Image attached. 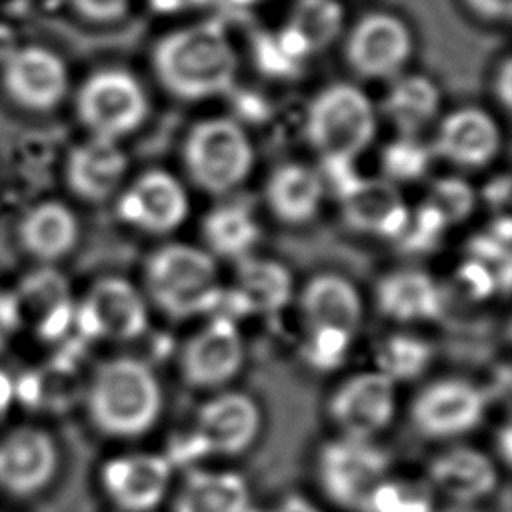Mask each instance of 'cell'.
Instances as JSON below:
<instances>
[{
	"label": "cell",
	"mask_w": 512,
	"mask_h": 512,
	"mask_svg": "<svg viewBox=\"0 0 512 512\" xmlns=\"http://www.w3.org/2000/svg\"><path fill=\"white\" fill-rule=\"evenodd\" d=\"M458 280L462 282L464 292L468 296H472L474 300H484L498 288L494 272L488 266H484L482 262L472 260V258H468V262H464L460 266Z\"/></svg>",
	"instance_id": "74e56055"
},
{
	"label": "cell",
	"mask_w": 512,
	"mask_h": 512,
	"mask_svg": "<svg viewBox=\"0 0 512 512\" xmlns=\"http://www.w3.org/2000/svg\"><path fill=\"white\" fill-rule=\"evenodd\" d=\"M360 510L364 512H434V494L428 482H414L404 478L380 480Z\"/></svg>",
	"instance_id": "d6a6232c"
},
{
	"label": "cell",
	"mask_w": 512,
	"mask_h": 512,
	"mask_svg": "<svg viewBox=\"0 0 512 512\" xmlns=\"http://www.w3.org/2000/svg\"><path fill=\"white\" fill-rule=\"evenodd\" d=\"M244 346L234 320L214 316L188 338L180 352V374L188 386L220 388L240 370Z\"/></svg>",
	"instance_id": "9a60e30c"
},
{
	"label": "cell",
	"mask_w": 512,
	"mask_h": 512,
	"mask_svg": "<svg viewBox=\"0 0 512 512\" xmlns=\"http://www.w3.org/2000/svg\"><path fill=\"white\" fill-rule=\"evenodd\" d=\"M434 350L432 344L420 336L396 332L386 338L376 348V370L390 378L394 384L400 380H414L426 372L432 364Z\"/></svg>",
	"instance_id": "4dcf8cb0"
},
{
	"label": "cell",
	"mask_w": 512,
	"mask_h": 512,
	"mask_svg": "<svg viewBox=\"0 0 512 512\" xmlns=\"http://www.w3.org/2000/svg\"><path fill=\"white\" fill-rule=\"evenodd\" d=\"M444 512H474V510L464 508V506H458V508H450V510H444Z\"/></svg>",
	"instance_id": "bcb514c9"
},
{
	"label": "cell",
	"mask_w": 512,
	"mask_h": 512,
	"mask_svg": "<svg viewBox=\"0 0 512 512\" xmlns=\"http://www.w3.org/2000/svg\"><path fill=\"white\" fill-rule=\"evenodd\" d=\"M306 138L324 162H352L376 134L368 96L350 84H334L314 96L306 112Z\"/></svg>",
	"instance_id": "277c9868"
},
{
	"label": "cell",
	"mask_w": 512,
	"mask_h": 512,
	"mask_svg": "<svg viewBox=\"0 0 512 512\" xmlns=\"http://www.w3.org/2000/svg\"><path fill=\"white\" fill-rule=\"evenodd\" d=\"M86 408L102 434L134 438L156 424L162 410V388L142 360L112 358L96 368L86 390Z\"/></svg>",
	"instance_id": "7a4b0ae2"
},
{
	"label": "cell",
	"mask_w": 512,
	"mask_h": 512,
	"mask_svg": "<svg viewBox=\"0 0 512 512\" xmlns=\"http://www.w3.org/2000/svg\"><path fill=\"white\" fill-rule=\"evenodd\" d=\"M74 326L90 340L126 342L140 338L148 328L146 300L124 278H100L76 304Z\"/></svg>",
	"instance_id": "9c48e42d"
},
{
	"label": "cell",
	"mask_w": 512,
	"mask_h": 512,
	"mask_svg": "<svg viewBox=\"0 0 512 512\" xmlns=\"http://www.w3.org/2000/svg\"><path fill=\"white\" fill-rule=\"evenodd\" d=\"M352 334L332 328H310L304 338V360L316 370L338 368L350 350Z\"/></svg>",
	"instance_id": "e575fe53"
},
{
	"label": "cell",
	"mask_w": 512,
	"mask_h": 512,
	"mask_svg": "<svg viewBox=\"0 0 512 512\" xmlns=\"http://www.w3.org/2000/svg\"><path fill=\"white\" fill-rule=\"evenodd\" d=\"M116 212L122 222L150 234L178 228L188 214L184 186L164 170L140 174L118 198Z\"/></svg>",
	"instance_id": "e0dca14e"
},
{
	"label": "cell",
	"mask_w": 512,
	"mask_h": 512,
	"mask_svg": "<svg viewBox=\"0 0 512 512\" xmlns=\"http://www.w3.org/2000/svg\"><path fill=\"white\" fill-rule=\"evenodd\" d=\"M494 90H496L498 100L508 108L510 100H512V64H510V60H504L500 64L498 74H496Z\"/></svg>",
	"instance_id": "60d3db41"
},
{
	"label": "cell",
	"mask_w": 512,
	"mask_h": 512,
	"mask_svg": "<svg viewBox=\"0 0 512 512\" xmlns=\"http://www.w3.org/2000/svg\"><path fill=\"white\" fill-rule=\"evenodd\" d=\"M18 240L26 254L48 264L72 252L78 242V220L62 202H40L24 214Z\"/></svg>",
	"instance_id": "484cf974"
},
{
	"label": "cell",
	"mask_w": 512,
	"mask_h": 512,
	"mask_svg": "<svg viewBox=\"0 0 512 512\" xmlns=\"http://www.w3.org/2000/svg\"><path fill=\"white\" fill-rule=\"evenodd\" d=\"M306 48L324 50L342 28V8L336 0H296L286 26Z\"/></svg>",
	"instance_id": "1f68e13d"
},
{
	"label": "cell",
	"mask_w": 512,
	"mask_h": 512,
	"mask_svg": "<svg viewBox=\"0 0 512 512\" xmlns=\"http://www.w3.org/2000/svg\"><path fill=\"white\" fill-rule=\"evenodd\" d=\"M144 284L152 302L176 320L216 312L224 294L216 258L190 244H166L152 252L144 266Z\"/></svg>",
	"instance_id": "3957f363"
},
{
	"label": "cell",
	"mask_w": 512,
	"mask_h": 512,
	"mask_svg": "<svg viewBox=\"0 0 512 512\" xmlns=\"http://www.w3.org/2000/svg\"><path fill=\"white\" fill-rule=\"evenodd\" d=\"M426 204L432 206L450 226L466 220L472 214L476 194L472 186L460 178H440L432 184Z\"/></svg>",
	"instance_id": "836d02e7"
},
{
	"label": "cell",
	"mask_w": 512,
	"mask_h": 512,
	"mask_svg": "<svg viewBox=\"0 0 512 512\" xmlns=\"http://www.w3.org/2000/svg\"><path fill=\"white\" fill-rule=\"evenodd\" d=\"M292 296V276L288 268L270 258L246 256L238 260L234 286L224 294L218 308L234 320L244 314H270L282 310Z\"/></svg>",
	"instance_id": "d6986e66"
},
{
	"label": "cell",
	"mask_w": 512,
	"mask_h": 512,
	"mask_svg": "<svg viewBox=\"0 0 512 512\" xmlns=\"http://www.w3.org/2000/svg\"><path fill=\"white\" fill-rule=\"evenodd\" d=\"M412 36L406 24L384 12L362 16L348 34L346 60L362 78H390L406 64Z\"/></svg>",
	"instance_id": "2e32d148"
},
{
	"label": "cell",
	"mask_w": 512,
	"mask_h": 512,
	"mask_svg": "<svg viewBox=\"0 0 512 512\" xmlns=\"http://www.w3.org/2000/svg\"><path fill=\"white\" fill-rule=\"evenodd\" d=\"M254 152L246 132L230 118H210L190 128L184 142V166L192 182L210 192L238 188L252 170Z\"/></svg>",
	"instance_id": "8992f818"
},
{
	"label": "cell",
	"mask_w": 512,
	"mask_h": 512,
	"mask_svg": "<svg viewBox=\"0 0 512 512\" xmlns=\"http://www.w3.org/2000/svg\"><path fill=\"white\" fill-rule=\"evenodd\" d=\"M16 48V32L8 24L0 22V64H4L16 52Z\"/></svg>",
	"instance_id": "ee69618b"
},
{
	"label": "cell",
	"mask_w": 512,
	"mask_h": 512,
	"mask_svg": "<svg viewBox=\"0 0 512 512\" xmlns=\"http://www.w3.org/2000/svg\"><path fill=\"white\" fill-rule=\"evenodd\" d=\"M12 404H14V380L4 370H0V420L8 414Z\"/></svg>",
	"instance_id": "7bdbcfd3"
},
{
	"label": "cell",
	"mask_w": 512,
	"mask_h": 512,
	"mask_svg": "<svg viewBox=\"0 0 512 512\" xmlns=\"http://www.w3.org/2000/svg\"><path fill=\"white\" fill-rule=\"evenodd\" d=\"M160 8H176V6H180V4H184V2H188V0H154Z\"/></svg>",
	"instance_id": "f6af8a7d"
},
{
	"label": "cell",
	"mask_w": 512,
	"mask_h": 512,
	"mask_svg": "<svg viewBox=\"0 0 512 512\" xmlns=\"http://www.w3.org/2000/svg\"><path fill=\"white\" fill-rule=\"evenodd\" d=\"M304 328H332L354 336L362 322V298L340 274H316L300 294Z\"/></svg>",
	"instance_id": "cb8c5ba5"
},
{
	"label": "cell",
	"mask_w": 512,
	"mask_h": 512,
	"mask_svg": "<svg viewBox=\"0 0 512 512\" xmlns=\"http://www.w3.org/2000/svg\"><path fill=\"white\" fill-rule=\"evenodd\" d=\"M58 470V446L38 426H16L0 436V490L10 496L42 492Z\"/></svg>",
	"instance_id": "5bb4252c"
},
{
	"label": "cell",
	"mask_w": 512,
	"mask_h": 512,
	"mask_svg": "<svg viewBox=\"0 0 512 512\" xmlns=\"http://www.w3.org/2000/svg\"><path fill=\"white\" fill-rule=\"evenodd\" d=\"M250 490L238 472L192 470L180 484L174 512H246Z\"/></svg>",
	"instance_id": "83f0119b"
},
{
	"label": "cell",
	"mask_w": 512,
	"mask_h": 512,
	"mask_svg": "<svg viewBox=\"0 0 512 512\" xmlns=\"http://www.w3.org/2000/svg\"><path fill=\"white\" fill-rule=\"evenodd\" d=\"M486 412L484 392L462 378L424 386L410 406L414 428L426 438H456L474 430Z\"/></svg>",
	"instance_id": "8fae6325"
},
{
	"label": "cell",
	"mask_w": 512,
	"mask_h": 512,
	"mask_svg": "<svg viewBox=\"0 0 512 512\" xmlns=\"http://www.w3.org/2000/svg\"><path fill=\"white\" fill-rule=\"evenodd\" d=\"M8 300L14 326L28 330L38 340H60L74 326L76 304L70 284L52 266L24 274Z\"/></svg>",
	"instance_id": "30bf717a"
},
{
	"label": "cell",
	"mask_w": 512,
	"mask_h": 512,
	"mask_svg": "<svg viewBox=\"0 0 512 512\" xmlns=\"http://www.w3.org/2000/svg\"><path fill=\"white\" fill-rule=\"evenodd\" d=\"M70 4L80 16L88 20L110 22L128 10L130 0H70Z\"/></svg>",
	"instance_id": "f35d334b"
},
{
	"label": "cell",
	"mask_w": 512,
	"mask_h": 512,
	"mask_svg": "<svg viewBox=\"0 0 512 512\" xmlns=\"http://www.w3.org/2000/svg\"><path fill=\"white\" fill-rule=\"evenodd\" d=\"M174 464L166 454L132 452L106 460L100 484L120 512H150L172 484Z\"/></svg>",
	"instance_id": "7c38bea8"
},
{
	"label": "cell",
	"mask_w": 512,
	"mask_h": 512,
	"mask_svg": "<svg viewBox=\"0 0 512 512\" xmlns=\"http://www.w3.org/2000/svg\"><path fill=\"white\" fill-rule=\"evenodd\" d=\"M428 150L414 142L410 136L392 142L382 154V166L386 172V180H416L426 172L428 166Z\"/></svg>",
	"instance_id": "d590c367"
},
{
	"label": "cell",
	"mask_w": 512,
	"mask_h": 512,
	"mask_svg": "<svg viewBox=\"0 0 512 512\" xmlns=\"http://www.w3.org/2000/svg\"><path fill=\"white\" fill-rule=\"evenodd\" d=\"M328 410L342 436L372 440L394 418L396 384L378 370L360 372L338 386Z\"/></svg>",
	"instance_id": "4fadbf2b"
},
{
	"label": "cell",
	"mask_w": 512,
	"mask_h": 512,
	"mask_svg": "<svg viewBox=\"0 0 512 512\" xmlns=\"http://www.w3.org/2000/svg\"><path fill=\"white\" fill-rule=\"evenodd\" d=\"M376 304L382 314L396 322L434 320L442 312V294L432 276L404 268L380 278Z\"/></svg>",
	"instance_id": "d4e9b609"
},
{
	"label": "cell",
	"mask_w": 512,
	"mask_h": 512,
	"mask_svg": "<svg viewBox=\"0 0 512 512\" xmlns=\"http://www.w3.org/2000/svg\"><path fill=\"white\" fill-rule=\"evenodd\" d=\"M438 106L440 92L436 84L418 74L398 78L384 102L386 114L406 136L426 126L436 116Z\"/></svg>",
	"instance_id": "f546056e"
},
{
	"label": "cell",
	"mask_w": 512,
	"mask_h": 512,
	"mask_svg": "<svg viewBox=\"0 0 512 512\" xmlns=\"http://www.w3.org/2000/svg\"><path fill=\"white\" fill-rule=\"evenodd\" d=\"M258 404L240 392H222L206 400L192 428L176 438L168 460L190 462L202 456H234L244 452L260 432Z\"/></svg>",
	"instance_id": "5b68a950"
},
{
	"label": "cell",
	"mask_w": 512,
	"mask_h": 512,
	"mask_svg": "<svg viewBox=\"0 0 512 512\" xmlns=\"http://www.w3.org/2000/svg\"><path fill=\"white\" fill-rule=\"evenodd\" d=\"M500 148V130L480 108H460L446 116L436 134V150L446 160L466 166H486Z\"/></svg>",
	"instance_id": "603a6c76"
},
{
	"label": "cell",
	"mask_w": 512,
	"mask_h": 512,
	"mask_svg": "<svg viewBox=\"0 0 512 512\" xmlns=\"http://www.w3.org/2000/svg\"><path fill=\"white\" fill-rule=\"evenodd\" d=\"M498 482L490 456L472 446H452L428 464V484L456 504H472L488 496Z\"/></svg>",
	"instance_id": "7402d4cb"
},
{
	"label": "cell",
	"mask_w": 512,
	"mask_h": 512,
	"mask_svg": "<svg viewBox=\"0 0 512 512\" xmlns=\"http://www.w3.org/2000/svg\"><path fill=\"white\" fill-rule=\"evenodd\" d=\"M388 468V454L372 440L340 436L326 442L318 454L320 488L344 508L360 510L370 490L386 478Z\"/></svg>",
	"instance_id": "ba28073f"
},
{
	"label": "cell",
	"mask_w": 512,
	"mask_h": 512,
	"mask_svg": "<svg viewBox=\"0 0 512 512\" xmlns=\"http://www.w3.org/2000/svg\"><path fill=\"white\" fill-rule=\"evenodd\" d=\"M446 228L448 224L444 222V218L424 202L418 208L416 216L408 220V226L402 232L400 240L410 250H430L440 242Z\"/></svg>",
	"instance_id": "8d00e7d4"
},
{
	"label": "cell",
	"mask_w": 512,
	"mask_h": 512,
	"mask_svg": "<svg viewBox=\"0 0 512 512\" xmlns=\"http://www.w3.org/2000/svg\"><path fill=\"white\" fill-rule=\"evenodd\" d=\"M342 214L350 228L380 238H400L408 226L410 212L386 178L358 176L340 196Z\"/></svg>",
	"instance_id": "ffe728a7"
},
{
	"label": "cell",
	"mask_w": 512,
	"mask_h": 512,
	"mask_svg": "<svg viewBox=\"0 0 512 512\" xmlns=\"http://www.w3.org/2000/svg\"><path fill=\"white\" fill-rule=\"evenodd\" d=\"M272 512H320L308 498L298 494H288L278 502V506Z\"/></svg>",
	"instance_id": "b9f144b4"
},
{
	"label": "cell",
	"mask_w": 512,
	"mask_h": 512,
	"mask_svg": "<svg viewBox=\"0 0 512 512\" xmlns=\"http://www.w3.org/2000/svg\"><path fill=\"white\" fill-rule=\"evenodd\" d=\"M76 110L92 136L118 142L144 122L148 102L132 74L124 70H98L78 90Z\"/></svg>",
	"instance_id": "52a82bcc"
},
{
	"label": "cell",
	"mask_w": 512,
	"mask_h": 512,
	"mask_svg": "<svg viewBox=\"0 0 512 512\" xmlns=\"http://www.w3.org/2000/svg\"><path fill=\"white\" fill-rule=\"evenodd\" d=\"M152 62L162 86L184 100L228 92L238 72V58L230 40L212 24L170 32L156 44Z\"/></svg>",
	"instance_id": "6da1fadb"
},
{
	"label": "cell",
	"mask_w": 512,
	"mask_h": 512,
	"mask_svg": "<svg viewBox=\"0 0 512 512\" xmlns=\"http://www.w3.org/2000/svg\"><path fill=\"white\" fill-rule=\"evenodd\" d=\"M202 238L214 258L242 260L258 242L260 226L246 206L222 204L204 218Z\"/></svg>",
	"instance_id": "f1b7e54d"
},
{
	"label": "cell",
	"mask_w": 512,
	"mask_h": 512,
	"mask_svg": "<svg viewBox=\"0 0 512 512\" xmlns=\"http://www.w3.org/2000/svg\"><path fill=\"white\" fill-rule=\"evenodd\" d=\"M478 16L490 20H506L512 12V0H464Z\"/></svg>",
	"instance_id": "ab89813d"
},
{
	"label": "cell",
	"mask_w": 512,
	"mask_h": 512,
	"mask_svg": "<svg viewBox=\"0 0 512 512\" xmlns=\"http://www.w3.org/2000/svg\"><path fill=\"white\" fill-rule=\"evenodd\" d=\"M126 170L128 158L116 140L90 136L68 154L66 180L76 196L102 202L120 188Z\"/></svg>",
	"instance_id": "44dd1931"
},
{
	"label": "cell",
	"mask_w": 512,
	"mask_h": 512,
	"mask_svg": "<svg viewBox=\"0 0 512 512\" xmlns=\"http://www.w3.org/2000/svg\"><path fill=\"white\" fill-rule=\"evenodd\" d=\"M8 94L30 110H50L66 94L68 72L64 60L42 46H18L2 64Z\"/></svg>",
	"instance_id": "ac0fdd59"
},
{
	"label": "cell",
	"mask_w": 512,
	"mask_h": 512,
	"mask_svg": "<svg viewBox=\"0 0 512 512\" xmlns=\"http://www.w3.org/2000/svg\"><path fill=\"white\" fill-rule=\"evenodd\" d=\"M324 196L322 176L302 164L278 166L266 184V200L276 218L286 224H302L316 216Z\"/></svg>",
	"instance_id": "4316f807"
}]
</instances>
